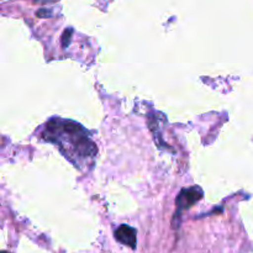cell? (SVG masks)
<instances>
[{
	"label": "cell",
	"instance_id": "cell-3",
	"mask_svg": "<svg viewBox=\"0 0 253 253\" xmlns=\"http://www.w3.org/2000/svg\"><path fill=\"white\" fill-rule=\"evenodd\" d=\"M115 239L118 240L120 244L125 245V246L135 249L136 244H137V239H136V230L132 229L128 225H121L116 229L115 231Z\"/></svg>",
	"mask_w": 253,
	"mask_h": 253
},
{
	"label": "cell",
	"instance_id": "cell-2",
	"mask_svg": "<svg viewBox=\"0 0 253 253\" xmlns=\"http://www.w3.org/2000/svg\"><path fill=\"white\" fill-rule=\"evenodd\" d=\"M203 190L198 187L189 188V189H184L180 192V194L177 198V212H175V217L177 215H180L182 210L188 209L192 207L193 204L202 199Z\"/></svg>",
	"mask_w": 253,
	"mask_h": 253
},
{
	"label": "cell",
	"instance_id": "cell-1",
	"mask_svg": "<svg viewBox=\"0 0 253 253\" xmlns=\"http://www.w3.org/2000/svg\"><path fill=\"white\" fill-rule=\"evenodd\" d=\"M41 138L58 146L62 155L81 169L93 165L98 152L83 126L61 118L52 119L44 125Z\"/></svg>",
	"mask_w": 253,
	"mask_h": 253
},
{
	"label": "cell",
	"instance_id": "cell-5",
	"mask_svg": "<svg viewBox=\"0 0 253 253\" xmlns=\"http://www.w3.org/2000/svg\"><path fill=\"white\" fill-rule=\"evenodd\" d=\"M1 253H9V252H6V251H2Z\"/></svg>",
	"mask_w": 253,
	"mask_h": 253
},
{
	"label": "cell",
	"instance_id": "cell-4",
	"mask_svg": "<svg viewBox=\"0 0 253 253\" xmlns=\"http://www.w3.org/2000/svg\"><path fill=\"white\" fill-rule=\"evenodd\" d=\"M36 2H40V4H48V2H54L57 0H35Z\"/></svg>",
	"mask_w": 253,
	"mask_h": 253
}]
</instances>
